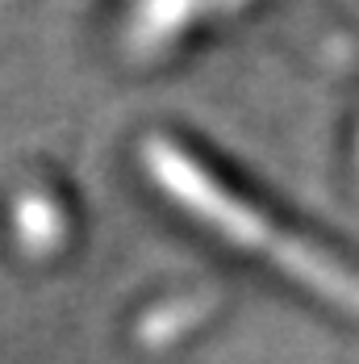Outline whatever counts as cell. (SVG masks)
I'll return each mask as SVG.
<instances>
[{
    "label": "cell",
    "mask_w": 359,
    "mask_h": 364,
    "mask_svg": "<svg viewBox=\"0 0 359 364\" xmlns=\"http://www.w3.org/2000/svg\"><path fill=\"white\" fill-rule=\"evenodd\" d=\"M143 159H146V172L155 176V184H159L167 197H176L192 218H201L209 230H217L221 239H230L234 247L272 259L276 268H285L292 281H305L314 293H322L330 301L347 306L351 314H359V281L351 272H343L338 264H330L322 252L305 247V239L285 235L272 218H259L247 201L230 197V193H226L205 168H197L176 143L150 139L146 151H143Z\"/></svg>",
    "instance_id": "obj_1"
}]
</instances>
